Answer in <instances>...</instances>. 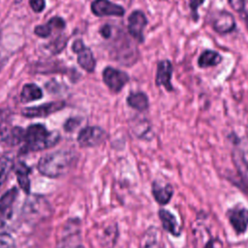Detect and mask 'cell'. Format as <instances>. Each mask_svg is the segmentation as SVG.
Listing matches in <instances>:
<instances>
[{"label":"cell","mask_w":248,"mask_h":248,"mask_svg":"<svg viewBox=\"0 0 248 248\" xmlns=\"http://www.w3.org/2000/svg\"><path fill=\"white\" fill-rule=\"evenodd\" d=\"M76 162L77 154L73 150H57L42 156L37 168L41 174L57 178L68 173Z\"/></svg>","instance_id":"cell-1"},{"label":"cell","mask_w":248,"mask_h":248,"mask_svg":"<svg viewBox=\"0 0 248 248\" xmlns=\"http://www.w3.org/2000/svg\"><path fill=\"white\" fill-rule=\"evenodd\" d=\"M60 140V135L56 131L49 132L42 124L30 125L24 131L22 153L35 152L54 146Z\"/></svg>","instance_id":"cell-2"},{"label":"cell","mask_w":248,"mask_h":248,"mask_svg":"<svg viewBox=\"0 0 248 248\" xmlns=\"http://www.w3.org/2000/svg\"><path fill=\"white\" fill-rule=\"evenodd\" d=\"M49 211L50 207L47 201L44 197L38 195L29 196L22 207V215L29 223L45 219Z\"/></svg>","instance_id":"cell-3"},{"label":"cell","mask_w":248,"mask_h":248,"mask_svg":"<svg viewBox=\"0 0 248 248\" xmlns=\"http://www.w3.org/2000/svg\"><path fill=\"white\" fill-rule=\"evenodd\" d=\"M193 239L196 248H223L222 241L211 232L204 222L198 219L193 226Z\"/></svg>","instance_id":"cell-4"},{"label":"cell","mask_w":248,"mask_h":248,"mask_svg":"<svg viewBox=\"0 0 248 248\" xmlns=\"http://www.w3.org/2000/svg\"><path fill=\"white\" fill-rule=\"evenodd\" d=\"M107 133L100 127L89 126L81 129L78 136V142L81 147H94L103 143Z\"/></svg>","instance_id":"cell-5"},{"label":"cell","mask_w":248,"mask_h":248,"mask_svg":"<svg viewBox=\"0 0 248 248\" xmlns=\"http://www.w3.org/2000/svg\"><path fill=\"white\" fill-rule=\"evenodd\" d=\"M73 51L78 55V65L88 73H91L95 69L96 61L92 51L87 47L81 40H76L72 46Z\"/></svg>","instance_id":"cell-6"},{"label":"cell","mask_w":248,"mask_h":248,"mask_svg":"<svg viewBox=\"0 0 248 248\" xmlns=\"http://www.w3.org/2000/svg\"><path fill=\"white\" fill-rule=\"evenodd\" d=\"M103 80L112 92H119L129 81V76L120 70L107 67L103 71Z\"/></svg>","instance_id":"cell-7"},{"label":"cell","mask_w":248,"mask_h":248,"mask_svg":"<svg viewBox=\"0 0 248 248\" xmlns=\"http://www.w3.org/2000/svg\"><path fill=\"white\" fill-rule=\"evenodd\" d=\"M65 107L64 101H54L43 104L36 107H28L22 109V115L28 118L46 117L56 111H59Z\"/></svg>","instance_id":"cell-8"},{"label":"cell","mask_w":248,"mask_h":248,"mask_svg":"<svg viewBox=\"0 0 248 248\" xmlns=\"http://www.w3.org/2000/svg\"><path fill=\"white\" fill-rule=\"evenodd\" d=\"M228 219L237 234L244 233L248 227V208L234 206L227 212Z\"/></svg>","instance_id":"cell-9"},{"label":"cell","mask_w":248,"mask_h":248,"mask_svg":"<svg viewBox=\"0 0 248 248\" xmlns=\"http://www.w3.org/2000/svg\"><path fill=\"white\" fill-rule=\"evenodd\" d=\"M91 11L97 16H122L125 13V10L108 0H94L91 4Z\"/></svg>","instance_id":"cell-10"},{"label":"cell","mask_w":248,"mask_h":248,"mask_svg":"<svg viewBox=\"0 0 248 248\" xmlns=\"http://www.w3.org/2000/svg\"><path fill=\"white\" fill-rule=\"evenodd\" d=\"M147 24L145 15L140 11H134L128 18V31L137 41L141 43L143 41V29Z\"/></svg>","instance_id":"cell-11"},{"label":"cell","mask_w":248,"mask_h":248,"mask_svg":"<svg viewBox=\"0 0 248 248\" xmlns=\"http://www.w3.org/2000/svg\"><path fill=\"white\" fill-rule=\"evenodd\" d=\"M212 26L217 33L227 34L235 28V20L232 14L223 11L213 16Z\"/></svg>","instance_id":"cell-12"},{"label":"cell","mask_w":248,"mask_h":248,"mask_svg":"<svg viewBox=\"0 0 248 248\" xmlns=\"http://www.w3.org/2000/svg\"><path fill=\"white\" fill-rule=\"evenodd\" d=\"M172 73V66L169 60H162L158 63L156 72V84L158 86H164L167 90L171 91L173 89L170 78Z\"/></svg>","instance_id":"cell-13"},{"label":"cell","mask_w":248,"mask_h":248,"mask_svg":"<svg viewBox=\"0 0 248 248\" xmlns=\"http://www.w3.org/2000/svg\"><path fill=\"white\" fill-rule=\"evenodd\" d=\"M18 196V190L16 187L11 188L0 197V216L8 220L12 217L13 207Z\"/></svg>","instance_id":"cell-14"},{"label":"cell","mask_w":248,"mask_h":248,"mask_svg":"<svg viewBox=\"0 0 248 248\" xmlns=\"http://www.w3.org/2000/svg\"><path fill=\"white\" fill-rule=\"evenodd\" d=\"M152 194L160 204H167L173 195V188L170 183L154 181L152 183Z\"/></svg>","instance_id":"cell-15"},{"label":"cell","mask_w":248,"mask_h":248,"mask_svg":"<svg viewBox=\"0 0 248 248\" xmlns=\"http://www.w3.org/2000/svg\"><path fill=\"white\" fill-rule=\"evenodd\" d=\"M233 161L241 178L248 182V145L236 147L233 151Z\"/></svg>","instance_id":"cell-16"},{"label":"cell","mask_w":248,"mask_h":248,"mask_svg":"<svg viewBox=\"0 0 248 248\" xmlns=\"http://www.w3.org/2000/svg\"><path fill=\"white\" fill-rule=\"evenodd\" d=\"M65 21L59 16L52 17L47 23L43 25H38L34 29V33L41 38H46L52 34L53 31H60L65 28Z\"/></svg>","instance_id":"cell-17"},{"label":"cell","mask_w":248,"mask_h":248,"mask_svg":"<svg viewBox=\"0 0 248 248\" xmlns=\"http://www.w3.org/2000/svg\"><path fill=\"white\" fill-rule=\"evenodd\" d=\"M159 218L163 225V228L174 236H178L181 232V227L179 226L178 222L176 221L173 214L166 209H160L158 212Z\"/></svg>","instance_id":"cell-18"},{"label":"cell","mask_w":248,"mask_h":248,"mask_svg":"<svg viewBox=\"0 0 248 248\" xmlns=\"http://www.w3.org/2000/svg\"><path fill=\"white\" fill-rule=\"evenodd\" d=\"M140 248H162L161 233L156 227H149L143 233Z\"/></svg>","instance_id":"cell-19"},{"label":"cell","mask_w":248,"mask_h":248,"mask_svg":"<svg viewBox=\"0 0 248 248\" xmlns=\"http://www.w3.org/2000/svg\"><path fill=\"white\" fill-rule=\"evenodd\" d=\"M17 182L20 188L26 193L30 194V179L29 174L31 172L30 168L24 162H17L14 166Z\"/></svg>","instance_id":"cell-20"},{"label":"cell","mask_w":248,"mask_h":248,"mask_svg":"<svg viewBox=\"0 0 248 248\" xmlns=\"http://www.w3.org/2000/svg\"><path fill=\"white\" fill-rule=\"evenodd\" d=\"M43 97L42 89L35 83H26L23 85L20 92V101L22 103H29L39 100Z\"/></svg>","instance_id":"cell-21"},{"label":"cell","mask_w":248,"mask_h":248,"mask_svg":"<svg viewBox=\"0 0 248 248\" xmlns=\"http://www.w3.org/2000/svg\"><path fill=\"white\" fill-rule=\"evenodd\" d=\"M24 131L21 127L9 128L6 133L1 137V140L10 146H15L23 142Z\"/></svg>","instance_id":"cell-22"},{"label":"cell","mask_w":248,"mask_h":248,"mask_svg":"<svg viewBox=\"0 0 248 248\" xmlns=\"http://www.w3.org/2000/svg\"><path fill=\"white\" fill-rule=\"evenodd\" d=\"M127 103L131 108L139 111L145 110L148 108V98L142 92L130 94L127 98Z\"/></svg>","instance_id":"cell-23"},{"label":"cell","mask_w":248,"mask_h":248,"mask_svg":"<svg viewBox=\"0 0 248 248\" xmlns=\"http://www.w3.org/2000/svg\"><path fill=\"white\" fill-rule=\"evenodd\" d=\"M14 166L15 163L10 156L3 155L0 157V190L6 183Z\"/></svg>","instance_id":"cell-24"},{"label":"cell","mask_w":248,"mask_h":248,"mask_svg":"<svg viewBox=\"0 0 248 248\" xmlns=\"http://www.w3.org/2000/svg\"><path fill=\"white\" fill-rule=\"evenodd\" d=\"M221 61H222V56L218 52L214 50H205L201 54L198 63L200 67L204 68V67H211V66L218 65Z\"/></svg>","instance_id":"cell-25"},{"label":"cell","mask_w":248,"mask_h":248,"mask_svg":"<svg viewBox=\"0 0 248 248\" xmlns=\"http://www.w3.org/2000/svg\"><path fill=\"white\" fill-rule=\"evenodd\" d=\"M66 44H67V39L63 35H61V36L57 37L54 41L50 42V44L47 46V48L50 50L51 53L57 54L62 51V49L65 47Z\"/></svg>","instance_id":"cell-26"},{"label":"cell","mask_w":248,"mask_h":248,"mask_svg":"<svg viewBox=\"0 0 248 248\" xmlns=\"http://www.w3.org/2000/svg\"><path fill=\"white\" fill-rule=\"evenodd\" d=\"M10 111L5 109V110H0V137H2L6 131L9 129V124H10Z\"/></svg>","instance_id":"cell-27"},{"label":"cell","mask_w":248,"mask_h":248,"mask_svg":"<svg viewBox=\"0 0 248 248\" xmlns=\"http://www.w3.org/2000/svg\"><path fill=\"white\" fill-rule=\"evenodd\" d=\"M0 248H16L15 240L9 233L0 234Z\"/></svg>","instance_id":"cell-28"},{"label":"cell","mask_w":248,"mask_h":248,"mask_svg":"<svg viewBox=\"0 0 248 248\" xmlns=\"http://www.w3.org/2000/svg\"><path fill=\"white\" fill-rule=\"evenodd\" d=\"M29 5L35 13H41L46 7V0H29Z\"/></svg>","instance_id":"cell-29"},{"label":"cell","mask_w":248,"mask_h":248,"mask_svg":"<svg viewBox=\"0 0 248 248\" xmlns=\"http://www.w3.org/2000/svg\"><path fill=\"white\" fill-rule=\"evenodd\" d=\"M79 123L80 120H78V118H70L64 124V129L66 132H72L79 125Z\"/></svg>","instance_id":"cell-30"},{"label":"cell","mask_w":248,"mask_h":248,"mask_svg":"<svg viewBox=\"0 0 248 248\" xmlns=\"http://www.w3.org/2000/svg\"><path fill=\"white\" fill-rule=\"evenodd\" d=\"M228 2L236 12H242L244 9V0H228Z\"/></svg>","instance_id":"cell-31"},{"label":"cell","mask_w":248,"mask_h":248,"mask_svg":"<svg viewBox=\"0 0 248 248\" xmlns=\"http://www.w3.org/2000/svg\"><path fill=\"white\" fill-rule=\"evenodd\" d=\"M204 0H190V8L192 10V13L194 14V17L197 18L198 16H197V11H198V8L203 3Z\"/></svg>","instance_id":"cell-32"},{"label":"cell","mask_w":248,"mask_h":248,"mask_svg":"<svg viewBox=\"0 0 248 248\" xmlns=\"http://www.w3.org/2000/svg\"><path fill=\"white\" fill-rule=\"evenodd\" d=\"M8 233V224L7 220L0 216V234Z\"/></svg>","instance_id":"cell-33"},{"label":"cell","mask_w":248,"mask_h":248,"mask_svg":"<svg viewBox=\"0 0 248 248\" xmlns=\"http://www.w3.org/2000/svg\"><path fill=\"white\" fill-rule=\"evenodd\" d=\"M100 33L102 34V36L104 38H109L110 35H111V28L109 25H104L101 30H100Z\"/></svg>","instance_id":"cell-34"},{"label":"cell","mask_w":248,"mask_h":248,"mask_svg":"<svg viewBox=\"0 0 248 248\" xmlns=\"http://www.w3.org/2000/svg\"><path fill=\"white\" fill-rule=\"evenodd\" d=\"M4 63H5V61H4V59L2 58V56H1V54H0V71H1V69H2V67H3V65H4Z\"/></svg>","instance_id":"cell-35"}]
</instances>
